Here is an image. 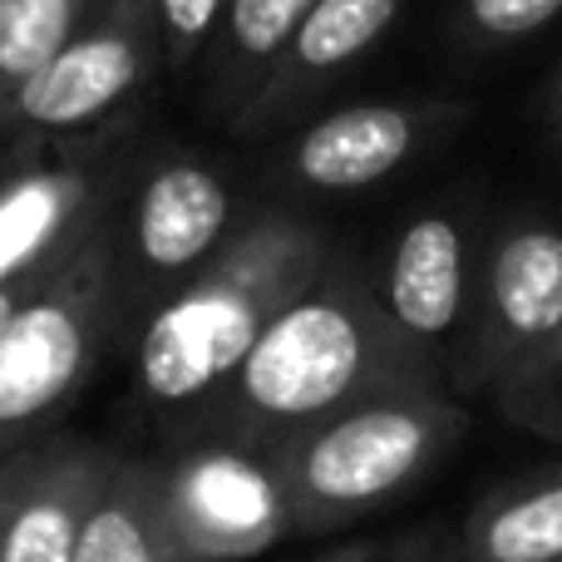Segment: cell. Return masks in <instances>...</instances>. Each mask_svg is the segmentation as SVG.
Instances as JSON below:
<instances>
[{"label": "cell", "instance_id": "5bb4252c", "mask_svg": "<svg viewBox=\"0 0 562 562\" xmlns=\"http://www.w3.org/2000/svg\"><path fill=\"white\" fill-rule=\"evenodd\" d=\"M562 558V464L508 479L469 508L459 562H558Z\"/></svg>", "mask_w": 562, "mask_h": 562}, {"label": "cell", "instance_id": "8992f818", "mask_svg": "<svg viewBox=\"0 0 562 562\" xmlns=\"http://www.w3.org/2000/svg\"><path fill=\"white\" fill-rule=\"evenodd\" d=\"M164 59L154 0H99L75 40L15 89L0 119L35 134H69L119 109Z\"/></svg>", "mask_w": 562, "mask_h": 562}, {"label": "cell", "instance_id": "6da1fadb", "mask_svg": "<svg viewBox=\"0 0 562 562\" xmlns=\"http://www.w3.org/2000/svg\"><path fill=\"white\" fill-rule=\"evenodd\" d=\"M435 385L439 366L395 330L380 291L356 272L326 267L198 409V439H227L272 459L301 429L360 400Z\"/></svg>", "mask_w": 562, "mask_h": 562}, {"label": "cell", "instance_id": "8fae6325", "mask_svg": "<svg viewBox=\"0 0 562 562\" xmlns=\"http://www.w3.org/2000/svg\"><path fill=\"white\" fill-rule=\"evenodd\" d=\"M380 306L400 336L429 360L439 346H454L459 321L469 316V252L454 217L429 213L400 233L385 262Z\"/></svg>", "mask_w": 562, "mask_h": 562}, {"label": "cell", "instance_id": "9c48e42d", "mask_svg": "<svg viewBox=\"0 0 562 562\" xmlns=\"http://www.w3.org/2000/svg\"><path fill=\"white\" fill-rule=\"evenodd\" d=\"M109 213V173L94 164H30L0 173V286L59 267Z\"/></svg>", "mask_w": 562, "mask_h": 562}, {"label": "cell", "instance_id": "ac0fdd59", "mask_svg": "<svg viewBox=\"0 0 562 562\" xmlns=\"http://www.w3.org/2000/svg\"><path fill=\"white\" fill-rule=\"evenodd\" d=\"M508 419L538 429V435L562 439V330L518 370L514 380L494 390Z\"/></svg>", "mask_w": 562, "mask_h": 562}, {"label": "cell", "instance_id": "7a4b0ae2", "mask_svg": "<svg viewBox=\"0 0 562 562\" xmlns=\"http://www.w3.org/2000/svg\"><path fill=\"white\" fill-rule=\"evenodd\" d=\"M326 272L311 223L267 213L188 277L138 336V395L154 409H203L252 356L262 330Z\"/></svg>", "mask_w": 562, "mask_h": 562}, {"label": "cell", "instance_id": "ffe728a7", "mask_svg": "<svg viewBox=\"0 0 562 562\" xmlns=\"http://www.w3.org/2000/svg\"><path fill=\"white\" fill-rule=\"evenodd\" d=\"M562 10V0H464L469 25L484 40H524L543 30Z\"/></svg>", "mask_w": 562, "mask_h": 562}, {"label": "cell", "instance_id": "7c38bea8", "mask_svg": "<svg viewBox=\"0 0 562 562\" xmlns=\"http://www.w3.org/2000/svg\"><path fill=\"white\" fill-rule=\"evenodd\" d=\"M419 144V119L400 104H350L340 114H326L301 134L296 173L311 188H330V193H350V188H370L385 173H395Z\"/></svg>", "mask_w": 562, "mask_h": 562}, {"label": "cell", "instance_id": "277c9868", "mask_svg": "<svg viewBox=\"0 0 562 562\" xmlns=\"http://www.w3.org/2000/svg\"><path fill=\"white\" fill-rule=\"evenodd\" d=\"M119 227L99 217L0 330V459L40 445L104 356L119 321Z\"/></svg>", "mask_w": 562, "mask_h": 562}, {"label": "cell", "instance_id": "9a60e30c", "mask_svg": "<svg viewBox=\"0 0 562 562\" xmlns=\"http://www.w3.org/2000/svg\"><path fill=\"white\" fill-rule=\"evenodd\" d=\"M400 15V0H316L311 15L301 20L296 40H291L286 59L267 89L247 109H281L291 94H306L321 75H336L356 55H366Z\"/></svg>", "mask_w": 562, "mask_h": 562}, {"label": "cell", "instance_id": "e0dca14e", "mask_svg": "<svg viewBox=\"0 0 562 562\" xmlns=\"http://www.w3.org/2000/svg\"><path fill=\"white\" fill-rule=\"evenodd\" d=\"M99 0H0V109L85 30Z\"/></svg>", "mask_w": 562, "mask_h": 562}, {"label": "cell", "instance_id": "5b68a950", "mask_svg": "<svg viewBox=\"0 0 562 562\" xmlns=\"http://www.w3.org/2000/svg\"><path fill=\"white\" fill-rule=\"evenodd\" d=\"M562 330V233L508 227L484 267L479 306L454 340L449 380L459 390H498Z\"/></svg>", "mask_w": 562, "mask_h": 562}, {"label": "cell", "instance_id": "d6986e66", "mask_svg": "<svg viewBox=\"0 0 562 562\" xmlns=\"http://www.w3.org/2000/svg\"><path fill=\"white\" fill-rule=\"evenodd\" d=\"M227 0H154L158 35H164V65H188L213 40Z\"/></svg>", "mask_w": 562, "mask_h": 562}, {"label": "cell", "instance_id": "603a6c76", "mask_svg": "<svg viewBox=\"0 0 562 562\" xmlns=\"http://www.w3.org/2000/svg\"><path fill=\"white\" fill-rule=\"evenodd\" d=\"M321 562H380L375 548H336V553H326Z\"/></svg>", "mask_w": 562, "mask_h": 562}, {"label": "cell", "instance_id": "52a82bcc", "mask_svg": "<svg viewBox=\"0 0 562 562\" xmlns=\"http://www.w3.org/2000/svg\"><path fill=\"white\" fill-rule=\"evenodd\" d=\"M178 538L203 562H247L291 533V504L267 454L227 439H193L164 464Z\"/></svg>", "mask_w": 562, "mask_h": 562}, {"label": "cell", "instance_id": "cb8c5ba5", "mask_svg": "<svg viewBox=\"0 0 562 562\" xmlns=\"http://www.w3.org/2000/svg\"><path fill=\"white\" fill-rule=\"evenodd\" d=\"M558 562H562V558H558Z\"/></svg>", "mask_w": 562, "mask_h": 562}, {"label": "cell", "instance_id": "2e32d148", "mask_svg": "<svg viewBox=\"0 0 562 562\" xmlns=\"http://www.w3.org/2000/svg\"><path fill=\"white\" fill-rule=\"evenodd\" d=\"M316 0H227L223 5V85L237 89L243 104H252L286 59L301 20Z\"/></svg>", "mask_w": 562, "mask_h": 562}, {"label": "cell", "instance_id": "4fadbf2b", "mask_svg": "<svg viewBox=\"0 0 562 562\" xmlns=\"http://www.w3.org/2000/svg\"><path fill=\"white\" fill-rule=\"evenodd\" d=\"M75 562H203L188 553L168 518L164 459H124L104 479L94 514L79 533Z\"/></svg>", "mask_w": 562, "mask_h": 562}, {"label": "cell", "instance_id": "ba28073f", "mask_svg": "<svg viewBox=\"0 0 562 562\" xmlns=\"http://www.w3.org/2000/svg\"><path fill=\"white\" fill-rule=\"evenodd\" d=\"M114 464V449L69 435L0 459V562H75Z\"/></svg>", "mask_w": 562, "mask_h": 562}, {"label": "cell", "instance_id": "3957f363", "mask_svg": "<svg viewBox=\"0 0 562 562\" xmlns=\"http://www.w3.org/2000/svg\"><path fill=\"white\" fill-rule=\"evenodd\" d=\"M445 390H390L301 429L272 454L291 504V533H336L429 474L464 435Z\"/></svg>", "mask_w": 562, "mask_h": 562}, {"label": "cell", "instance_id": "30bf717a", "mask_svg": "<svg viewBox=\"0 0 562 562\" xmlns=\"http://www.w3.org/2000/svg\"><path fill=\"white\" fill-rule=\"evenodd\" d=\"M233 227V193L207 164L173 158L144 178L128 213L134 262L148 281L198 277L227 243Z\"/></svg>", "mask_w": 562, "mask_h": 562}, {"label": "cell", "instance_id": "7402d4cb", "mask_svg": "<svg viewBox=\"0 0 562 562\" xmlns=\"http://www.w3.org/2000/svg\"><path fill=\"white\" fill-rule=\"evenodd\" d=\"M380 562H439V553L425 543V538H415V543H405L400 553H390V558H380Z\"/></svg>", "mask_w": 562, "mask_h": 562}, {"label": "cell", "instance_id": "44dd1931", "mask_svg": "<svg viewBox=\"0 0 562 562\" xmlns=\"http://www.w3.org/2000/svg\"><path fill=\"white\" fill-rule=\"evenodd\" d=\"M59 267H49V272H35V277H20V281H10V286H0V330L10 326V321H15V311L25 306L30 296H35L40 286H45L49 277H55Z\"/></svg>", "mask_w": 562, "mask_h": 562}]
</instances>
